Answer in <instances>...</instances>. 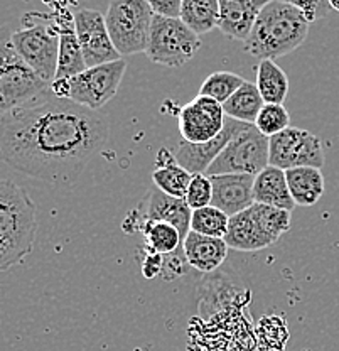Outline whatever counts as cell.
<instances>
[{
  "mask_svg": "<svg viewBox=\"0 0 339 351\" xmlns=\"http://www.w3.org/2000/svg\"><path fill=\"white\" fill-rule=\"evenodd\" d=\"M110 135L107 119L49 90L24 107L2 113V159L29 178L73 182Z\"/></svg>",
  "mask_w": 339,
  "mask_h": 351,
  "instance_id": "obj_1",
  "label": "cell"
},
{
  "mask_svg": "<svg viewBox=\"0 0 339 351\" xmlns=\"http://www.w3.org/2000/svg\"><path fill=\"white\" fill-rule=\"evenodd\" d=\"M309 34V22L294 2H267L243 43L247 53L260 61H275L302 46Z\"/></svg>",
  "mask_w": 339,
  "mask_h": 351,
  "instance_id": "obj_2",
  "label": "cell"
},
{
  "mask_svg": "<svg viewBox=\"0 0 339 351\" xmlns=\"http://www.w3.org/2000/svg\"><path fill=\"white\" fill-rule=\"evenodd\" d=\"M38 233L36 204L10 179L0 182V270L7 272L34 248Z\"/></svg>",
  "mask_w": 339,
  "mask_h": 351,
  "instance_id": "obj_3",
  "label": "cell"
},
{
  "mask_svg": "<svg viewBox=\"0 0 339 351\" xmlns=\"http://www.w3.org/2000/svg\"><path fill=\"white\" fill-rule=\"evenodd\" d=\"M10 41L24 63L53 85L60 60V32L54 14H25L23 27L10 34Z\"/></svg>",
  "mask_w": 339,
  "mask_h": 351,
  "instance_id": "obj_4",
  "label": "cell"
},
{
  "mask_svg": "<svg viewBox=\"0 0 339 351\" xmlns=\"http://www.w3.org/2000/svg\"><path fill=\"white\" fill-rule=\"evenodd\" d=\"M290 230V211L255 203L249 210L229 218L225 241L238 252H257L272 247Z\"/></svg>",
  "mask_w": 339,
  "mask_h": 351,
  "instance_id": "obj_5",
  "label": "cell"
},
{
  "mask_svg": "<svg viewBox=\"0 0 339 351\" xmlns=\"http://www.w3.org/2000/svg\"><path fill=\"white\" fill-rule=\"evenodd\" d=\"M0 58H2V64H0V108H2V113L24 107L51 90V83L45 82L16 53L12 41H10V34H7L5 27L2 32Z\"/></svg>",
  "mask_w": 339,
  "mask_h": 351,
  "instance_id": "obj_6",
  "label": "cell"
},
{
  "mask_svg": "<svg viewBox=\"0 0 339 351\" xmlns=\"http://www.w3.org/2000/svg\"><path fill=\"white\" fill-rule=\"evenodd\" d=\"M105 21L113 46L120 56L147 51L154 21L149 0H112Z\"/></svg>",
  "mask_w": 339,
  "mask_h": 351,
  "instance_id": "obj_7",
  "label": "cell"
},
{
  "mask_svg": "<svg viewBox=\"0 0 339 351\" xmlns=\"http://www.w3.org/2000/svg\"><path fill=\"white\" fill-rule=\"evenodd\" d=\"M125 71L127 63L118 60L97 68H88L71 80L54 82L51 90L56 97L68 98L81 107L98 112L115 97Z\"/></svg>",
  "mask_w": 339,
  "mask_h": 351,
  "instance_id": "obj_8",
  "label": "cell"
},
{
  "mask_svg": "<svg viewBox=\"0 0 339 351\" xmlns=\"http://www.w3.org/2000/svg\"><path fill=\"white\" fill-rule=\"evenodd\" d=\"M271 166V138L255 125H247L229 141L225 151L211 164L206 176L247 174L258 176Z\"/></svg>",
  "mask_w": 339,
  "mask_h": 351,
  "instance_id": "obj_9",
  "label": "cell"
},
{
  "mask_svg": "<svg viewBox=\"0 0 339 351\" xmlns=\"http://www.w3.org/2000/svg\"><path fill=\"white\" fill-rule=\"evenodd\" d=\"M201 47V38L181 19H166L155 16L152 21L151 38L145 54L155 64L179 68L192 60Z\"/></svg>",
  "mask_w": 339,
  "mask_h": 351,
  "instance_id": "obj_10",
  "label": "cell"
},
{
  "mask_svg": "<svg viewBox=\"0 0 339 351\" xmlns=\"http://www.w3.org/2000/svg\"><path fill=\"white\" fill-rule=\"evenodd\" d=\"M326 162L319 137L309 130L289 127L271 138V166L282 171L297 167H321Z\"/></svg>",
  "mask_w": 339,
  "mask_h": 351,
  "instance_id": "obj_11",
  "label": "cell"
},
{
  "mask_svg": "<svg viewBox=\"0 0 339 351\" xmlns=\"http://www.w3.org/2000/svg\"><path fill=\"white\" fill-rule=\"evenodd\" d=\"M134 213H136V218L129 215L125 219V223L134 221L132 225L123 228L127 233L142 232V228H144L147 221L169 223V225L176 226L179 230L184 240L189 235V232H191L192 210L188 206L186 199L166 195V193H162L158 188L151 189L147 193L145 199L142 201V204Z\"/></svg>",
  "mask_w": 339,
  "mask_h": 351,
  "instance_id": "obj_12",
  "label": "cell"
},
{
  "mask_svg": "<svg viewBox=\"0 0 339 351\" xmlns=\"http://www.w3.org/2000/svg\"><path fill=\"white\" fill-rule=\"evenodd\" d=\"M75 27L81 46L85 63L88 68L113 63L122 60L118 51L113 46L107 29V21L103 14L93 9H79L75 14Z\"/></svg>",
  "mask_w": 339,
  "mask_h": 351,
  "instance_id": "obj_13",
  "label": "cell"
},
{
  "mask_svg": "<svg viewBox=\"0 0 339 351\" xmlns=\"http://www.w3.org/2000/svg\"><path fill=\"white\" fill-rule=\"evenodd\" d=\"M223 105L208 97H198L186 104L179 112V132L189 144H204L225 130Z\"/></svg>",
  "mask_w": 339,
  "mask_h": 351,
  "instance_id": "obj_14",
  "label": "cell"
},
{
  "mask_svg": "<svg viewBox=\"0 0 339 351\" xmlns=\"http://www.w3.org/2000/svg\"><path fill=\"white\" fill-rule=\"evenodd\" d=\"M245 127L247 123L236 122V120L226 117L225 130L221 132L218 137H214L213 141L204 142V144H189V142L181 141L179 144H177L176 151H174V156H176L177 162H179L186 171H189L192 176L206 174L208 169L211 167V164L218 159V156H220V154L225 151L226 145L229 144V141H231L240 130L245 129Z\"/></svg>",
  "mask_w": 339,
  "mask_h": 351,
  "instance_id": "obj_15",
  "label": "cell"
},
{
  "mask_svg": "<svg viewBox=\"0 0 339 351\" xmlns=\"http://www.w3.org/2000/svg\"><path fill=\"white\" fill-rule=\"evenodd\" d=\"M211 182H213V201H211V206L221 210L229 218L243 213V211L249 210L250 206L255 204V176H211Z\"/></svg>",
  "mask_w": 339,
  "mask_h": 351,
  "instance_id": "obj_16",
  "label": "cell"
},
{
  "mask_svg": "<svg viewBox=\"0 0 339 351\" xmlns=\"http://www.w3.org/2000/svg\"><path fill=\"white\" fill-rule=\"evenodd\" d=\"M265 5L267 0H220L218 29L226 38L245 43Z\"/></svg>",
  "mask_w": 339,
  "mask_h": 351,
  "instance_id": "obj_17",
  "label": "cell"
},
{
  "mask_svg": "<svg viewBox=\"0 0 339 351\" xmlns=\"http://www.w3.org/2000/svg\"><path fill=\"white\" fill-rule=\"evenodd\" d=\"M54 19L60 32V60H58V73L54 82H63L81 75L88 69V66L85 63V56L76 36L75 16L66 10V12L54 14Z\"/></svg>",
  "mask_w": 339,
  "mask_h": 351,
  "instance_id": "obj_18",
  "label": "cell"
},
{
  "mask_svg": "<svg viewBox=\"0 0 339 351\" xmlns=\"http://www.w3.org/2000/svg\"><path fill=\"white\" fill-rule=\"evenodd\" d=\"M182 248L188 265L201 274H211L220 269L228 255V245L225 239H213L194 232H189Z\"/></svg>",
  "mask_w": 339,
  "mask_h": 351,
  "instance_id": "obj_19",
  "label": "cell"
},
{
  "mask_svg": "<svg viewBox=\"0 0 339 351\" xmlns=\"http://www.w3.org/2000/svg\"><path fill=\"white\" fill-rule=\"evenodd\" d=\"M253 196L255 203L267 204V206L290 211V213L297 206L292 195H290L286 171L273 166L265 167L260 174L255 176Z\"/></svg>",
  "mask_w": 339,
  "mask_h": 351,
  "instance_id": "obj_20",
  "label": "cell"
},
{
  "mask_svg": "<svg viewBox=\"0 0 339 351\" xmlns=\"http://www.w3.org/2000/svg\"><path fill=\"white\" fill-rule=\"evenodd\" d=\"M191 179L192 174L177 162L174 152H171L167 147L159 149L158 157H155V169L152 173L155 188L166 195L184 199Z\"/></svg>",
  "mask_w": 339,
  "mask_h": 351,
  "instance_id": "obj_21",
  "label": "cell"
},
{
  "mask_svg": "<svg viewBox=\"0 0 339 351\" xmlns=\"http://www.w3.org/2000/svg\"><path fill=\"white\" fill-rule=\"evenodd\" d=\"M290 195L297 206H314L324 195V176L317 167L286 171Z\"/></svg>",
  "mask_w": 339,
  "mask_h": 351,
  "instance_id": "obj_22",
  "label": "cell"
},
{
  "mask_svg": "<svg viewBox=\"0 0 339 351\" xmlns=\"http://www.w3.org/2000/svg\"><path fill=\"white\" fill-rule=\"evenodd\" d=\"M264 107V98H262L257 85L251 82L243 83L238 88V91L226 104H223L225 115L228 119L247 123V125H255L258 113L262 112Z\"/></svg>",
  "mask_w": 339,
  "mask_h": 351,
  "instance_id": "obj_23",
  "label": "cell"
},
{
  "mask_svg": "<svg viewBox=\"0 0 339 351\" xmlns=\"http://www.w3.org/2000/svg\"><path fill=\"white\" fill-rule=\"evenodd\" d=\"M257 85L262 98L268 105H284L289 95V78L275 61H260L257 66Z\"/></svg>",
  "mask_w": 339,
  "mask_h": 351,
  "instance_id": "obj_24",
  "label": "cell"
},
{
  "mask_svg": "<svg viewBox=\"0 0 339 351\" xmlns=\"http://www.w3.org/2000/svg\"><path fill=\"white\" fill-rule=\"evenodd\" d=\"M181 21L201 38L218 27L220 0H182Z\"/></svg>",
  "mask_w": 339,
  "mask_h": 351,
  "instance_id": "obj_25",
  "label": "cell"
},
{
  "mask_svg": "<svg viewBox=\"0 0 339 351\" xmlns=\"http://www.w3.org/2000/svg\"><path fill=\"white\" fill-rule=\"evenodd\" d=\"M145 245L149 252L159 255H173L181 250L184 239L176 226L162 221H147L142 228Z\"/></svg>",
  "mask_w": 339,
  "mask_h": 351,
  "instance_id": "obj_26",
  "label": "cell"
},
{
  "mask_svg": "<svg viewBox=\"0 0 339 351\" xmlns=\"http://www.w3.org/2000/svg\"><path fill=\"white\" fill-rule=\"evenodd\" d=\"M245 82L247 80H243L242 76L235 75L231 71H216L204 80L201 88H199V95L211 98V100H216L218 104L223 105Z\"/></svg>",
  "mask_w": 339,
  "mask_h": 351,
  "instance_id": "obj_27",
  "label": "cell"
},
{
  "mask_svg": "<svg viewBox=\"0 0 339 351\" xmlns=\"http://www.w3.org/2000/svg\"><path fill=\"white\" fill-rule=\"evenodd\" d=\"M229 226V217L214 206H206L192 211L191 232L213 239H225Z\"/></svg>",
  "mask_w": 339,
  "mask_h": 351,
  "instance_id": "obj_28",
  "label": "cell"
},
{
  "mask_svg": "<svg viewBox=\"0 0 339 351\" xmlns=\"http://www.w3.org/2000/svg\"><path fill=\"white\" fill-rule=\"evenodd\" d=\"M290 127V115L284 105H268L262 108L258 113L257 122H255V129L260 132L265 137L272 138L275 135L282 134Z\"/></svg>",
  "mask_w": 339,
  "mask_h": 351,
  "instance_id": "obj_29",
  "label": "cell"
},
{
  "mask_svg": "<svg viewBox=\"0 0 339 351\" xmlns=\"http://www.w3.org/2000/svg\"><path fill=\"white\" fill-rule=\"evenodd\" d=\"M184 199L192 211L211 206V201H213V182H211L210 176L206 174L192 176Z\"/></svg>",
  "mask_w": 339,
  "mask_h": 351,
  "instance_id": "obj_30",
  "label": "cell"
},
{
  "mask_svg": "<svg viewBox=\"0 0 339 351\" xmlns=\"http://www.w3.org/2000/svg\"><path fill=\"white\" fill-rule=\"evenodd\" d=\"M149 3L155 16L166 19H181L182 0H149Z\"/></svg>",
  "mask_w": 339,
  "mask_h": 351,
  "instance_id": "obj_31",
  "label": "cell"
},
{
  "mask_svg": "<svg viewBox=\"0 0 339 351\" xmlns=\"http://www.w3.org/2000/svg\"><path fill=\"white\" fill-rule=\"evenodd\" d=\"M294 3L297 5V9L304 14V17L307 19L309 24L326 16L327 9L331 7L329 2L324 3V2H317V0H311V2H294Z\"/></svg>",
  "mask_w": 339,
  "mask_h": 351,
  "instance_id": "obj_32",
  "label": "cell"
},
{
  "mask_svg": "<svg viewBox=\"0 0 339 351\" xmlns=\"http://www.w3.org/2000/svg\"><path fill=\"white\" fill-rule=\"evenodd\" d=\"M164 261H166V255L154 254V252H149L145 255L144 262H142V274L147 279H154V277L162 276L164 272Z\"/></svg>",
  "mask_w": 339,
  "mask_h": 351,
  "instance_id": "obj_33",
  "label": "cell"
},
{
  "mask_svg": "<svg viewBox=\"0 0 339 351\" xmlns=\"http://www.w3.org/2000/svg\"><path fill=\"white\" fill-rule=\"evenodd\" d=\"M329 5H331V9L338 10L339 12V0H329Z\"/></svg>",
  "mask_w": 339,
  "mask_h": 351,
  "instance_id": "obj_34",
  "label": "cell"
}]
</instances>
